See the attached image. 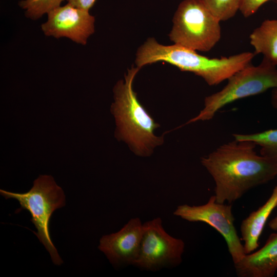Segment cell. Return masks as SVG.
I'll list each match as a JSON object with an SVG mask.
<instances>
[{
  "mask_svg": "<svg viewBox=\"0 0 277 277\" xmlns=\"http://www.w3.org/2000/svg\"><path fill=\"white\" fill-rule=\"evenodd\" d=\"M252 142L234 140L201 158L212 177L216 201L231 204L277 176V163L258 154Z\"/></svg>",
  "mask_w": 277,
  "mask_h": 277,
  "instance_id": "obj_1",
  "label": "cell"
},
{
  "mask_svg": "<svg viewBox=\"0 0 277 277\" xmlns=\"http://www.w3.org/2000/svg\"><path fill=\"white\" fill-rule=\"evenodd\" d=\"M254 53L244 52L228 57L209 58L196 51L179 45H164L149 38L138 49L135 64L140 69L146 65L165 62L180 70L193 73L209 86L227 80L240 70L251 64Z\"/></svg>",
  "mask_w": 277,
  "mask_h": 277,
  "instance_id": "obj_2",
  "label": "cell"
},
{
  "mask_svg": "<svg viewBox=\"0 0 277 277\" xmlns=\"http://www.w3.org/2000/svg\"><path fill=\"white\" fill-rule=\"evenodd\" d=\"M139 70L137 67L128 69L124 80L115 85L114 102L111 111L115 119L116 138L127 143L135 154L146 156L163 141L154 133L159 124L139 102L133 89V82Z\"/></svg>",
  "mask_w": 277,
  "mask_h": 277,
  "instance_id": "obj_3",
  "label": "cell"
},
{
  "mask_svg": "<svg viewBox=\"0 0 277 277\" xmlns=\"http://www.w3.org/2000/svg\"><path fill=\"white\" fill-rule=\"evenodd\" d=\"M0 193L6 199L12 198L18 201L21 208L17 212L26 210L30 212L31 221L37 230L35 234L50 253L53 263L57 265L63 263L49 232L50 219L53 212L65 205L64 191L53 177L40 175L34 180L31 189L25 193H14L2 189Z\"/></svg>",
  "mask_w": 277,
  "mask_h": 277,
  "instance_id": "obj_4",
  "label": "cell"
},
{
  "mask_svg": "<svg viewBox=\"0 0 277 277\" xmlns=\"http://www.w3.org/2000/svg\"><path fill=\"white\" fill-rule=\"evenodd\" d=\"M227 81L221 90L205 98L204 108L186 124L211 120L219 110L229 104L276 87V66L263 57L259 65L250 64L235 73Z\"/></svg>",
  "mask_w": 277,
  "mask_h": 277,
  "instance_id": "obj_5",
  "label": "cell"
},
{
  "mask_svg": "<svg viewBox=\"0 0 277 277\" xmlns=\"http://www.w3.org/2000/svg\"><path fill=\"white\" fill-rule=\"evenodd\" d=\"M220 22L203 0H184L174 15L170 39L177 45L208 52L220 40Z\"/></svg>",
  "mask_w": 277,
  "mask_h": 277,
  "instance_id": "obj_6",
  "label": "cell"
},
{
  "mask_svg": "<svg viewBox=\"0 0 277 277\" xmlns=\"http://www.w3.org/2000/svg\"><path fill=\"white\" fill-rule=\"evenodd\" d=\"M143 228L139 255L134 266L155 271L181 264L185 243L165 230L160 217L145 222Z\"/></svg>",
  "mask_w": 277,
  "mask_h": 277,
  "instance_id": "obj_7",
  "label": "cell"
},
{
  "mask_svg": "<svg viewBox=\"0 0 277 277\" xmlns=\"http://www.w3.org/2000/svg\"><path fill=\"white\" fill-rule=\"evenodd\" d=\"M173 214L188 222L205 223L215 229L224 239L233 264L246 255L234 226L232 206L217 202L214 195L202 205H179Z\"/></svg>",
  "mask_w": 277,
  "mask_h": 277,
  "instance_id": "obj_8",
  "label": "cell"
},
{
  "mask_svg": "<svg viewBox=\"0 0 277 277\" xmlns=\"http://www.w3.org/2000/svg\"><path fill=\"white\" fill-rule=\"evenodd\" d=\"M47 14V22L41 26L43 32L47 36L56 38L66 37L84 45L94 31L95 18L89 10L68 3Z\"/></svg>",
  "mask_w": 277,
  "mask_h": 277,
  "instance_id": "obj_9",
  "label": "cell"
},
{
  "mask_svg": "<svg viewBox=\"0 0 277 277\" xmlns=\"http://www.w3.org/2000/svg\"><path fill=\"white\" fill-rule=\"evenodd\" d=\"M143 231L141 220L132 218L118 231L103 235L98 248L114 266L134 265L139 255Z\"/></svg>",
  "mask_w": 277,
  "mask_h": 277,
  "instance_id": "obj_10",
  "label": "cell"
},
{
  "mask_svg": "<svg viewBox=\"0 0 277 277\" xmlns=\"http://www.w3.org/2000/svg\"><path fill=\"white\" fill-rule=\"evenodd\" d=\"M239 277H272L277 270V233L270 234L260 249L234 264Z\"/></svg>",
  "mask_w": 277,
  "mask_h": 277,
  "instance_id": "obj_11",
  "label": "cell"
},
{
  "mask_svg": "<svg viewBox=\"0 0 277 277\" xmlns=\"http://www.w3.org/2000/svg\"><path fill=\"white\" fill-rule=\"evenodd\" d=\"M277 207V185L266 202L243 220L240 226L246 254L255 251L259 247V239L273 210Z\"/></svg>",
  "mask_w": 277,
  "mask_h": 277,
  "instance_id": "obj_12",
  "label": "cell"
},
{
  "mask_svg": "<svg viewBox=\"0 0 277 277\" xmlns=\"http://www.w3.org/2000/svg\"><path fill=\"white\" fill-rule=\"evenodd\" d=\"M250 44L255 54L263 57L277 66V19H266L251 33Z\"/></svg>",
  "mask_w": 277,
  "mask_h": 277,
  "instance_id": "obj_13",
  "label": "cell"
},
{
  "mask_svg": "<svg viewBox=\"0 0 277 277\" xmlns=\"http://www.w3.org/2000/svg\"><path fill=\"white\" fill-rule=\"evenodd\" d=\"M235 140L248 141L260 147V154L277 163V129L250 134L234 133Z\"/></svg>",
  "mask_w": 277,
  "mask_h": 277,
  "instance_id": "obj_14",
  "label": "cell"
},
{
  "mask_svg": "<svg viewBox=\"0 0 277 277\" xmlns=\"http://www.w3.org/2000/svg\"><path fill=\"white\" fill-rule=\"evenodd\" d=\"M213 14L220 21L233 17L240 10L243 0H203Z\"/></svg>",
  "mask_w": 277,
  "mask_h": 277,
  "instance_id": "obj_15",
  "label": "cell"
},
{
  "mask_svg": "<svg viewBox=\"0 0 277 277\" xmlns=\"http://www.w3.org/2000/svg\"><path fill=\"white\" fill-rule=\"evenodd\" d=\"M64 0H23L19 6L25 10V15L32 19H37L43 15L60 6Z\"/></svg>",
  "mask_w": 277,
  "mask_h": 277,
  "instance_id": "obj_16",
  "label": "cell"
},
{
  "mask_svg": "<svg viewBox=\"0 0 277 277\" xmlns=\"http://www.w3.org/2000/svg\"><path fill=\"white\" fill-rule=\"evenodd\" d=\"M269 1L270 0H243L240 11L245 17H248L254 14L264 4Z\"/></svg>",
  "mask_w": 277,
  "mask_h": 277,
  "instance_id": "obj_17",
  "label": "cell"
},
{
  "mask_svg": "<svg viewBox=\"0 0 277 277\" xmlns=\"http://www.w3.org/2000/svg\"><path fill=\"white\" fill-rule=\"evenodd\" d=\"M68 4L83 9L89 10L96 0H67Z\"/></svg>",
  "mask_w": 277,
  "mask_h": 277,
  "instance_id": "obj_18",
  "label": "cell"
},
{
  "mask_svg": "<svg viewBox=\"0 0 277 277\" xmlns=\"http://www.w3.org/2000/svg\"><path fill=\"white\" fill-rule=\"evenodd\" d=\"M271 103L272 107L277 110V87L272 89Z\"/></svg>",
  "mask_w": 277,
  "mask_h": 277,
  "instance_id": "obj_19",
  "label": "cell"
},
{
  "mask_svg": "<svg viewBox=\"0 0 277 277\" xmlns=\"http://www.w3.org/2000/svg\"><path fill=\"white\" fill-rule=\"evenodd\" d=\"M268 226L271 229L277 231V213L274 217L268 223Z\"/></svg>",
  "mask_w": 277,
  "mask_h": 277,
  "instance_id": "obj_20",
  "label": "cell"
},
{
  "mask_svg": "<svg viewBox=\"0 0 277 277\" xmlns=\"http://www.w3.org/2000/svg\"><path fill=\"white\" fill-rule=\"evenodd\" d=\"M276 2H277V0L276 1Z\"/></svg>",
  "mask_w": 277,
  "mask_h": 277,
  "instance_id": "obj_21",
  "label": "cell"
}]
</instances>
